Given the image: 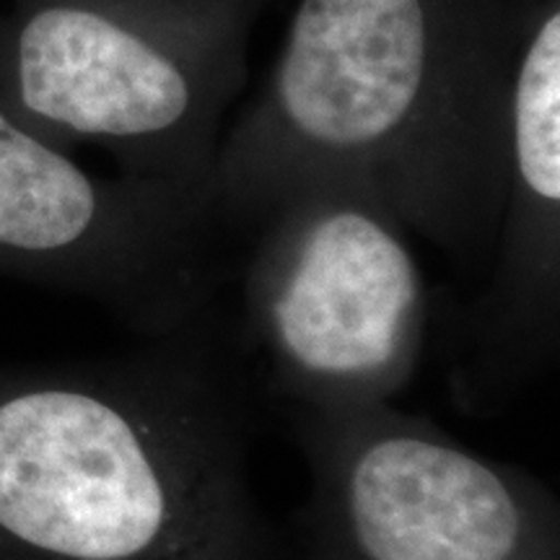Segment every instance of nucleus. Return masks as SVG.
<instances>
[{
	"label": "nucleus",
	"instance_id": "obj_6",
	"mask_svg": "<svg viewBox=\"0 0 560 560\" xmlns=\"http://www.w3.org/2000/svg\"><path fill=\"white\" fill-rule=\"evenodd\" d=\"M208 208L100 177L0 107V276L96 301L151 338L206 332L221 265Z\"/></svg>",
	"mask_w": 560,
	"mask_h": 560
},
{
	"label": "nucleus",
	"instance_id": "obj_7",
	"mask_svg": "<svg viewBox=\"0 0 560 560\" xmlns=\"http://www.w3.org/2000/svg\"><path fill=\"white\" fill-rule=\"evenodd\" d=\"M488 289L459 314L452 382L488 405L535 380L560 338V0H535L506 100L503 202Z\"/></svg>",
	"mask_w": 560,
	"mask_h": 560
},
{
	"label": "nucleus",
	"instance_id": "obj_2",
	"mask_svg": "<svg viewBox=\"0 0 560 560\" xmlns=\"http://www.w3.org/2000/svg\"><path fill=\"white\" fill-rule=\"evenodd\" d=\"M198 335L0 366V560H249L242 384Z\"/></svg>",
	"mask_w": 560,
	"mask_h": 560
},
{
	"label": "nucleus",
	"instance_id": "obj_3",
	"mask_svg": "<svg viewBox=\"0 0 560 560\" xmlns=\"http://www.w3.org/2000/svg\"><path fill=\"white\" fill-rule=\"evenodd\" d=\"M272 0H11L0 107L58 149L96 145L120 174L213 215L221 125Z\"/></svg>",
	"mask_w": 560,
	"mask_h": 560
},
{
	"label": "nucleus",
	"instance_id": "obj_5",
	"mask_svg": "<svg viewBox=\"0 0 560 560\" xmlns=\"http://www.w3.org/2000/svg\"><path fill=\"white\" fill-rule=\"evenodd\" d=\"M289 418L335 560H550L558 503L524 467L392 402Z\"/></svg>",
	"mask_w": 560,
	"mask_h": 560
},
{
	"label": "nucleus",
	"instance_id": "obj_4",
	"mask_svg": "<svg viewBox=\"0 0 560 560\" xmlns=\"http://www.w3.org/2000/svg\"><path fill=\"white\" fill-rule=\"evenodd\" d=\"M247 229L242 338L289 410L392 402L416 374L429 289L405 223L353 174L283 187Z\"/></svg>",
	"mask_w": 560,
	"mask_h": 560
},
{
	"label": "nucleus",
	"instance_id": "obj_1",
	"mask_svg": "<svg viewBox=\"0 0 560 560\" xmlns=\"http://www.w3.org/2000/svg\"><path fill=\"white\" fill-rule=\"evenodd\" d=\"M532 3L296 0L268 83L221 138L215 226L247 229L291 182L338 172L446 255H490Z\"/></svg>",
	"mask_w": 560,
	"mask_h": 560
}]
</instances>
